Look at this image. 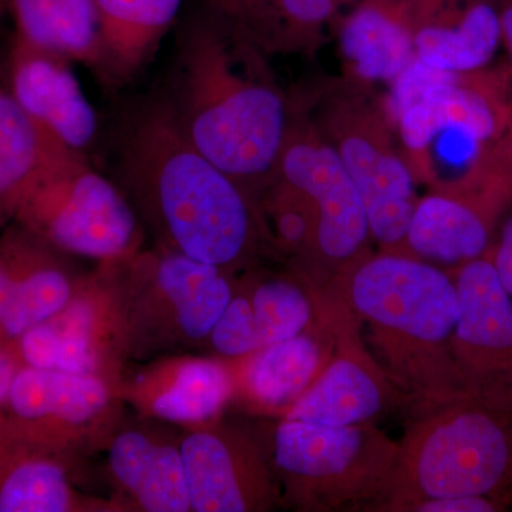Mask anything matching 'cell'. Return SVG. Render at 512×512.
<instances>
[{"label":"cell","instance_id":"836d02e7","mask_svg":"<svg viewBox=\"0 0 512 512\" xmlns=\"http://www.w3.org/2000/svg\"><path fill=\"white\" fill-rule=\"evenodd\" d=\"M212 2L217 3L221 9H224L225 12L231 13L232 16L237 18L247 0H212Z\"/></svg>","mask_w":512,"mask_h":512},{"label":"cell","instance_id":"ffe728a7","mask_svg":"<svg viewBox=\"0 0 512 512\" xmlns=\"http://www.w3.org/2000/svg\"><path fill=\"white\" fill-rule=\"evenodd\" d=\"M76 466L0 407V512H117L77 490Z\"/></svg>","mask_w":512,"mask_h":512},{"label":"cell","instance_id":"f546056e","mask_svg":"<svg viewBox=\"0 0 512 512\" xmlns=\"http://www.w3.org/2000/svg\"><path fill=\"white\" fill-rule=\"evenodd\" d=\"M488 258L493 262L501 284L512 299V217L505 222L500 239L493 249V255Z\"/></svg>","mask_w":512,"mask_h":512},{"label":"cell","instance_id":"9a60e30c","mask_svg":"<svg viewBox=\"0 0 512 512\" xmlns=\"http://www.w3.org/2000/svg\"><path fill=\"white\" fill-rule=\"evenodd\" d=\"M3 57L12 92L26 113L64 146L92 158L103 120L84 94L72 60L15 32Z\"/></svg>","mask_w":512,"mask_h":512},{"label":"cell","instance_id":"e0dca14e","mask_svg":"<svg viewBox=\"0 0 512 512\" xmlns=\"http://www.w3.org/2000/svg\"><path fill=\"white\" fill-rule=\"evenodd\" d=\"M117 392L138 416L191 429L221 419L232 402L234 380L222 357L175 353L124 373Z\"/></svg>","mask_w":512,"mask_h":512},{"label":"cell","instance_id":"ac0fdd59","mask_svg":"<svg viewBox=\"0 0 512 512\" xmlns=\"http://www.w3.org/2000/svg\"><path fill=\"white\" fill-rule=\"evenodd\" d=\"M160 424L147 417H124L111 437L107 473L117 511H191L181 434Z\"/></svg>","mask_w":512,"mask_h":512},{"label":"cell","instance_id":"ba28073f","mask_svg":"<svg viewBox=\"0 0 512 512\" xmlns=\"http://www.w3.org/2000/svg\"><path fill=\"white\" fill-rule=\"evenodd\" d=\"M15 224L70 256L130 258L147 239L136 212L92 158L62 147L20 202Z\"/></svg>","mask_w":512,"mask_h":512},{"label":"cell","instance_id":"8fae6325","mask_svg":"<svg viewBox=\"0 0 512 512\" xmlns=\"http://www.w3.org/2000/svg\"><path fill=\"white\" fill-rule=\"evenodd\" d=\"M117 387L99 376L20 367L2 409L39 439L82 461L106 451L124 420Z\"/></svg>","mask_w":512,"mask_h":512},{"label":"cell","instance_id":"7a4b0ae2","mask_svg":"<svg viewBox=\"0 0 512 512\" xmlns=\"http://www.w3.org/2000/svg\"><path fill=\"white\" fill-rule=\"evenodd\" d=\"M268 53L212 0H185L158 84L198 150L256 201L274 180L295 107Z\"/></svg>","mask_w":512,"mask_h":512},{"label":"cell","instance_id":"3957f363","mask_svg":"<svg viewBox=\"0 0 512 512\" xmlns=\"http://www.w3.org/2000/svg\"><path fill=\"white\" fill-rule=\"evenodd\" d=\"M413 414L468 399L453 356L460 303L453 274L400 252L365 255L325 288Z\"/></svg>","mask_w":512,"mask_h":512},{"label":"cell","instance_id":"f1b7e54d","mask_svg":"<svg viewBox=\"0 0 512 512\" xmlns=\"http://www.w3.org/2000/svg\"><path fill=\"white\" fill-rule=\"evenodd\" d=\"M507 505L488 497L431 498L409 505L404 512H495Z\"/></svg>","mask_w":512,"mask_h":512},{"label":"cell","instance_id":"e575fe53","mask_svg":"<svg viewBox=\"0 0 512 512\" xmlns=\"http://www.w3.org/2000/svg\"><path fill=\"white\" fill-rule=\"evenodd\" d=\"M9 0H0V20L8 15Z\"/></svg>","mask_w":512,"mask_h":512},{"label":"cell","instance_id":"d6986e66","mask_svg":"<svg viewBox=\"0 0 512 512\" xmlns=\"http://www.w3.org/2000/svg\"><path fill=\"white\" fill-rule=\"evenodd\" d=\"M67 254L28 229L9 224L0 237V349L12 352L23 333L72 299L82 276Z\"/></svg>","mask_w":512,"mask_h":512},{"label":"cell","instance_id":"7402d4cb","mask_svg":"<svg viewBox=\"0 0 512 512\" xmlns=\"http://www.w3.org/2000/svg\"><path fill=\"white\" fill-rule=\"evenodd\" d=\"M335 332L338 355L289 407L284 419L353 426L372 421L392 400L402 403L366 352L355 320L349 316L336 320Z\"/></svg>","mask_w":512,"mask_h":512},{"label":"cell","instance_id":"6da1fadb","mask_svg":"<svg viewBox=\"0 0 512 512\" xmlns=\"http://www.w3.org/2000/svg\"><path fill=\"white\" fill-rule=\"evenodd\" d=\"M97 148L154 247L234 275L272 254L254 198L188 140L158 86L114 104Z\"/></svg>","mask_w":512,"mask_h":512},{"label":"cell","instance_id":"30bf717a","mask_svg":"<svg viewBox=\"0 0 512 512\" xmlns=\"http://www.w3.org/2000/svg\"><path fill=\"white\" fill-rule=\"evenodd\" d=\"M275 177L311 204L316 220L315 261L306 282L322 291L366 255L372 235L365 205L335 147L311 119L296 110Z\"/></svg>","mask_w":512,"mask_h":512},{"label":"cell","instance_id":"1f68e13d","mask_svg":"<svg viewBox=\"0 0 512 512\" xmlns=\"http://www.w3.org/2000/svg\"><path fill=\"white\" fill-rule=\"evenodd\" d=\"M19 369L20 365L16 356L9 350L0 349V407L8 399L10 386H12Z\"/></svg>","mask_w":512,"mask_h":512},{"label":"cell","instance_id":"4316f807","mask_svg":"<svg viewBox=\"0 0 512 512\" xmlns=\"http://www.w3.org/2000/svg\"><path fill=\"white\" fill-rule=\"evenodd\" d=\"M62 147L16 100L0 52V229L12 224L30 185Z\"/></svg>","mask_w":512,"mask_h":512},{"label":"cell","instance_id":"d6a6232c","mask_svg":"<svg viewBox=\"0 0 512 512\" xmlns=\"http://www.w3.org/2000/svg\"><path fill=\"white\" fill-rule=\"evenodd\" d=\"M497 5L500 10L503 46H505L512 64V0H497Z\"/></svg>","mask_w":512,"mask_h":512},{"label":"cell","instance_id":"7c38bea8","mask_svg":"<svg viewBox=\"0 0 512 512\" xmlns=\"http://www.w3.org/2000/svg\"><path fill=\"white\" fill-rule=\"evenodd\" d=\"M20 367L99 376L117 387L126 373L119 299L109 266L80 279L69 302L13 345Z\"/></svg>","mask_w":512,"mask_h":512},{"label":"cell","instance_id":"d4e9b609","mask_svg":"<svg viewBox=\"0 0 512 512\" xmlns=\"http://www.w3.org/2000/svg\"><path fill=\"white\" fill-rule=\"evenodd\" d=\"M184 5L185 0H94L100 84L119 90L133 82L173 33Z\"/></svg>","mask_w":512,"mask_h":512},{"label":"cell","instance_id":"603a6c76","mask_svg":"<svg viewBox=\"0 0 512 512\" xmlns=\"http://www.w3.org/2000/svg\"><path fill=\"white\" fill-rule=\"evenodd\" d=\"M414 56L450 74L488 69L503 46L497 0H407Z\"/></svg>","mask_w":512,"mask_h":512},{"label":"cell","instance_id":"9c48e42d","mask_svg":"<svg viewBox=\"0 0 512 512\" xmlns=\"http://www.w3.org/2000/svg\"><path fill=\"white\" fill-rule=\"evenodd\" d=\"M313 123L335 147L355 183L370 235L383 251H399L419 201V183L379 103L350 86L326 100L319 123Z\"/></svg>","mask_w":512,"mask_h":512},{"label":"cell","instance_id":"5b68a950","mask_svg":"<svg viewBox=\"0 0 512 512\" xmlns=\"http://www.w3.org/2000/svg\"><path fill=\"white\" fill-rule=\"evenodd\" d=\"M512 503V414L473 399L414 414L376 511L404 512L431 498Z\"/></svg>","mask_w":512,"mask_h":512},{"label":"cell","instance_id":"8992f818","mask_svg":"<svg viewBox=\"0 0 512 512\" xmlns=\"http://www.w3.org/2000/svg\"><path fill=\"white\" fill-rule=\"evenodd\" d=\"M109 266L127 362H148L207 345L227 309L235 276L160 247Z\"/></svg>","mask_w":512,"mask_h":512},{"label":"cell","instance_id":"cb8c5ba5","mask_svg":"<svg viewBox=\"0 0 512 512\" xmlns=\"http://www.w3.org/2000/svg\"><path fill=\"white\" fill-rule=\"evenodd\" d=\"M350 86H390L414 59L407 0H353L335 25Z\"/></svg>","mask_w":512,"mask_h":512},{"label":"cell","instance_id":"52a82bcc","mask_svg":"<svg viewBox=\"0 0 512 512\" xmlns=\"http://www.w3.org/2000/svg\"><path fill=\"white\" fill-rule=\"evenodd\" d=\"M281 504L299 511H336L379 500L399 443L372 421L318 426L279 417L259 437Z\"/></svg>","mask_w":512,"mask_h":512},{"label":"cell","instance_id":"484cf974","mask_svg":"<svg viewBox=\"0 0 512 512\" xmlns=\"http://www.w3.org/2000/svg\"><path fill=\"white\" fill-rule=\"evenodd\" d=\"M494 224L476 205L430 191L417 201L397 252L434 266L457 269L488 254Z\"/></svg>","mask_w":512,"mask_h":512},{"label":"cell","instance_id":"4fadbf2b","mask_svg":"<svg viewBox=\"0 0 512 512\" xmlns=\"http://www.w3.org/2000/svg\"><path fill=\"white\" fill-rule=\"evenodd\" d=\"M453 278L460 303L453 356L464 394L512 414V299L487 255Z\"/></svg>","mask_w":512,"mask_h":512},{"label":"cell","instance_id":"277c9868","mask_svg":"<svg viewBox=\"0 0 512 512\" xmlns=\"http://www.w3.org/2000/svg\"><path fill=\"white\" fill-rule=\"evenodd\" d=\"M510 76L451 74L400 114L394 133L417 183L476 205L493 221L512 202L497 163L510 114Z\"/></svg>","mask_w":512,"mask_h":512},{"label":"cell","instance_id":"44dd1931","mask_svg":"<svg viewBox=\"0 0 512 512\" xmlns=\"http://www.w3.org/2000/svg\"><path fill=\"white\" fill-rule=\"evenodd\" d=\"M336 349L332 316L318 306L309 328L292 338L225 359L234 380L232 402L266 416L282 417L325 369Z\"/></svg>","mask_w":512,"mask_h":512},{"label":"cell","instance_id":"2e32d148","mask_svg":"<svg viewBox=\"0 0 512 512\" xmlns=\"http://www.w3.org/2000/svg\"><path fill=\"white\" fill-rule=\"evenodd\" d=\"M254 268L235 276L231 301L208 339V346L222 359L299 335L318 313L315 291L293 269L275 274Z\"/></svg>","mask_w":512,"mask_h":512},{"label":"cell","instance_id":"5bb4252c","mask_svg":"<svg viewBox=\"0 0 512 512\" xmlns=\"http://www.w3.org/2000/svg\"><path fill=\"white\" fill-rule=\"evenodd\" d=\"M192 512H266L281 504L261 444L215 420L181 433Z\"/></svg>","mask_w":512,"mask_h":512},{"label":"cell","instance_id":"4dcf8cb0","mask_svg":"<svg viewBox=\"0 0 512 512\" xmlns=\"http://www.w3.org/2000/svg\"><path fill=\"white\" fill-rule=\"evenodd\" d=\"M497 163L512 190V99L507 126H505L503 136L498 141Z\"/></svg>","mask_w":512,"mask_h":512},{"label":"cell","instance_id":"83f0119b","mask_svg":"<svg viewBox=\"0 0 512 512\" xmlns=\"http://www.w3.org/2000/svg\"><path fill=\"white\" fill-rule=\"evenodd\" d=\"M15 33L37 46L100 72L99 25L94 0H9Z\"/></svg>","mask_w":512,"mask_h":512}]
</instances>
